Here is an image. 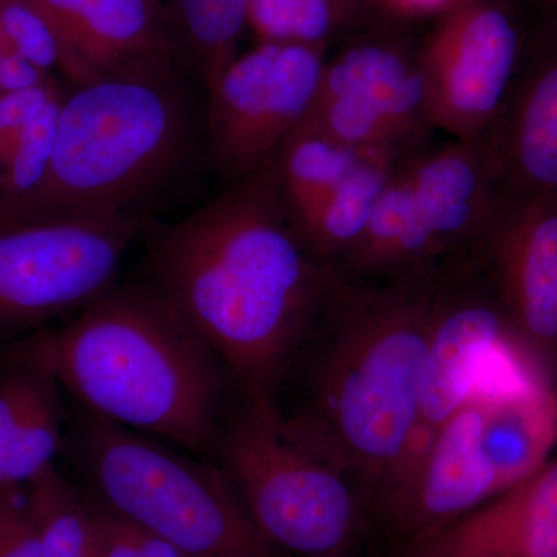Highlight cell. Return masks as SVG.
<instances>
[{
  "mask_svg": "<svg viewBox=\"0 0 557 557\" xmlns=\"http://www.w3.org/2000/svg\"><path fill=\"white\" fill-rule=\"evenodd\" d=\"M32 341L89 416L212 460L233 381L152 285H115Z\"/></svg>",
  "mask_w": 557,
  "mask_h": 557,
  "instance_id": "3",
  "label": "cell"
},
{
  "mask_svg": "<svg viewBox=\"0 0 557 557\" xmlns=\"http://www.w3.org/2000/svg\"><path fill=\"white\" fill-rule=\"evenodd\" d=\"M406 2H413V3H431V2H435V0H406Z\"/></svg>",
  "mask_w": 557,
  "mask_h": 557,
  "instance_id": "31",
  "label": "cell"
},
{
  "mask_svg": "<svg viewBox=\"0 0 557 557\" xmlns=\"http://www.w3.org/2000/svg\"><path fill=\"white\" fill-rule=\"evenodd\" d=\"M51 79L53 75L42 72L9 47L0 53V97L35 89Z\"/></svg>",
  "mask_w": 557,
  "mask_h": 557,
  "instance_id": "29",
  "label": "cell"
},
{
  "mask_svg": "<svg viewBox=\"0 0 557 557\" xmlns=\"http://www.w3.org/2000/svg\"><path fill=\"white\" fill-rule=\"evenodd\" d=\"M383 157L398 159L394 153L343 145L302 123L269 168L293 222L321 203L341 183Z\"/></svg>",
  "mask_w": 557,
  "mask_h": 557,
  "instance_id": "19",
  "label": "cell"
},
{
  "mask_svg": "<svg viewBox=\"0 0 557 557\" xmlns=\"http://www.w3.org/2000/svg\"><path fill=\"white\" fill-rule=\"evenodd\" d=\"M212 461L262 533L289 557H350L370 527L358 487L285 431L274 403L239 398Z\"/></svg>",
  "mask_w": 557,
  "mask_h": 557,
  "instance_id": "6",
  "label": "cell"
},
{
  "mask_svg": "<svg viewBox=\"0 0 557 557\" xmlns=\"http://www.w3.org/2000/svg\"><path fill=\"white\" fill-rule=\"evenodd\" d=\"M62 97L61 90L28 121L0 172V222L30 199L49 172Z\"/></svg>",
  "mask_w": 557,
  "mask_h": 557,
  "instance_id": "23",
  "label": "cell"
},
{
  "mask_svg": "<svg viewBox=\"0 0 557 557\" xmlns=\"http://www.w3.org/2000/svg\"><path fill=\"white\" fill-rule=\"evenodd\" d=\"M0 557H42L27 486H0Z\"/></svg>",
  "mask_w": 557,
  "mask_h": 557,
  "instance_id": "27",
  "label": "cell"
},
{
  "mask_svg": "<svg viewBox=\"0 0 557 557\" xmlns=\"http://www.w3.org/2000/svg\"><path fill=\"white\" fill-rule=\"evenodd\" d=\"M324 64L317 47L263 42L209 84V152L225 177L239 182L270 166L309 115Z\"/></svg>",
  "mask_w": 557,
  "mask_h": 557,
  "instance_id": "9",
  "label": "cell"
},
{
  "mask_svg": "<svg viewBox=\"0 0 557 557\" xmlns=\"http://www.w3.org/2000/svg\"><path fill=\"white\" fill-rule=\"evenodd\" d=\"M137 219L0 225V330L78 313L115 287Z\"/></svg>",
  "mask_w": 557,
  "mask_h": 557,
  "instance_id": "8",
  "label": "cell"
},
{
  "mask_svg": "<svg viewBox=\"0 0 557 557\" xmlns=\"http://www.w3.org/2000/svg\"><path fill=\"white\" fill-rule=\"evenodd\" d=\"M61 383L33 341L0 369V486H27L64 448Z\"/></svg>",
  "mask_w": 557,
  "mask_h": 557,
  "instance_id": "17",
  "label": "cell"
},
{
  "mask_svg": "<svg viewBox=\"0 0 557 557\" xmlns=\"http://www.w3.org/2000/svg\"><path fill=\"white\" fill-rule=\"evenodd\" d=\"M0 24L9 49L42 72H62L64 53L49 21L28 0H0Z\"/></svg>",
  "mask_w": 557,
  "mask_h": 557,
  "instance_id": "25",
  "label": "cell"
},
{
  "mask_svg": "<svg viewBox=\"0 0 557 557\" xmlns=\"http://www.w3.org/2000/svg\"><path fill=\"white\" fill-rule=\"evenodd\" d=\"M500 189L485 139L398 161L361 240L339 263L341 276L391 282L435 273L440 260L478 245Z\"/></svg>",
  "mask_w": 557,
  "mask_h": 557,
  "instance_id": "7",
  "label": "cell"
},
{
  "mask_svg": "<svg viewBox=\"0 0 557 557\" xmlns=\"http://www.w3.org/2000/svg\"><path fill=\"white\" fill-rule=\"evenodd\" d=\"M508 196H557V49L519 73L485 138Z\"/></svg>",
  "mask_w": 557,
  "mask_h": 557,
  "instance_id": "18",
  "label": "cell"
},
{
  "mask_svg": "<svg viewBox=\"0 0 557 557\" xmlns=\"http://www.w3.org/2000/svg\"><path fill=\"white\" fill-rule=\"evenodd\" d=\"M475 251L528 355L557 370V196L504 194Z\"/></svg>",
  "mask_w": 557,
  "mask_h": 557,
  "instance_id": "12",
  "label": "cell"
},
{
  "mask_svg": "<svg viewBox=\"0 0 557 557\" xmlns=\"http://www.w3.org/2000/svg\"><path fill=\"white\" fill-rule=\"evenodd\" d=\"M518 341L496 295L458 289L443 271L437 310L429 335L416 428L408 454L391 485L398 482L428 448L438 429L475 394L497 355Z\"/></svg>",
  "mask_w": 557,
  "mask_h": 557,
  "instance_id": "13",
  "label": "cell"
},
{
  "mask_svg": "<svg viewBox=\"0 0 557 557\" xmlns=\"http://www.w3.org/2000/svg\"><path fill=\"white\" fill-rule=\"evenodd\" d=\"M61 90L60 83L54 78L35 89L0 97V172L28 121Z\"/></svg>",
  "mask_w": 557,
  "mask_h": 557,
  "instance_id": "28",
  "label": "cell"
},
{
  "mask_svg": "<svg viewBox=\"0 0 557 557\" xmlns=\"http://www.w3.org/2000/svg\"><path fill=\"white\" fill-rule=\"evenodd\" d=\"M190 116L175 76L108 78L64 94L42 185L0 225L47 219H137L177 171Z\"/></svg>",
  "mask_w": 557,
  "mask_h": 557,
  "instance_id": "4",
  "label": "cell"
},
{
  "mask_svg": "<svg viewBox=\"0 0 557 557\" xmlns=\"http://www.w3.org/2000/svg\"><path fill=\"white\" fill-rule=\"evenodd\" d=\"M304 123L362 150L398 156L429 123L418 58L383 44H361L325 62Z\"/></svg>",
  "mask_w": 557,
  "mask_h": 557,
  "instance_id": "11",
  "label": "cell"
},
{
  "mask_svg": "<svg viewBox=\"0 0 557 557\" xmlns=\"http://www.w3.org/2000/svg\"><path fill=\"white\" fill-rule=\"evenodd\" d=\"M67 448L91 496L188 557H289L262 533L209 458L87 412Z\"/></svg>",
  "mask_w": 557,
  "mask_h": 557,
  "instance_id": "5",
  "label": "cell"
},
{
  "mask_svg": "<svg viewBox=\"0 0 557 557\" xmlns=\"http://www.w3.org/2000/svg\"><path fill=\"white\" fill-rule=\"evenodd\" d=\"M520 32L493 2L454 10L418 54L429 123L457 141H480L507 104L520 73Z\"/></svg>",
  "mask_w": 557,
  "mask_h": 557,
  "instance_id": "10",
  "label": "cell"
},
{
  "mask_svg": "<svg viewBox=\"0 0 557 557\" xmlns=\"http://www.w3.org/2000/svg\"><path fill=\"white\" fill-rule=\"evenodd\" d=\"M547 2L557 11V0H547Z\"/></svg>",
  "mask_w": 557,
  "mask_h": 557,
  "instance_id": "32",
  "label": "cell"
},
{
  "mask_svg": "<svg viewBox=\"0 0 557 557\" xmlns=\"http://www.w3.org/2000/svg\"><path fill=\"white\" fill-rule=\"evenodd\" d=\"M150 270L240 398L277 406L339 277L300 240L270 168L164 231Z\"/></svg>",
  "mask_w": 557,
  "mask_h": 557,
  "instance_id": "1",
  "label": "cell"
},
{
  "mask_svg": "<svg viewBox=\"0 0 557 557\" xmlns=\"http://www.w3.org/2000/svg\"><path fill=\"white\" fill-rule=\"evenodd\" d=\"M60 39L73 86L175 76L180 61L163 0H28Z\"/></svg>",
  "mask_w": 557,
  "mask_h": 557,
  "instance_id": "15",
  "label": "cell"
},
{
  "mask_svg": "<svg viewBox=\"0 0 557 557\" xmlns=\"http://www.w3.org/2000/svg\"><path fill=\"white\" fill-rule=\"evenodd\" d=\"M391 557H557V454L460 518L394 542Z\"/></svg>",
  "mask_w": 557,
  "mask_h": 557,
  "instance_id": "16",
  "label": "cell"
},
{
  "mask_svg": "<svg viewBox=\"0 0 557 557\" xmlns=\"http://www.w3.org/2000/svg\"><path fill=\"white\" fill-rule=\"evenodd\" d=\"M344 0H249L248 25L259 44L317 47L327 39Z\"/></svg>",
  "mask_w": 557,
  "mask_h": 557,
  "instance_id": "24",
  "label": "cell"
},
{
  "mask_svg": "<svg viewBox=\"0 0 557 557\" xmlns=\"http://www.w3.org/2000/svg\"><path fill=\"white\" fill-rule=\"evenodd\" d=\"M442 277L339 276L306 343L313 348L302 405L281 410L296 442L354 482L368 516L408 454Z\"/></svg>",
  "mask_w": 557,
  "mask_h": 557,
  "instance_id": "2",
  "label": "cell"
},
{
  "mask_svg": "<svg viewBox=\"0 0 557 557\" xmlns=\"http://www.w3.org/2000/svg\"><path fill=\"white\" fill-rule=\"evenodd\" d=\"M249 0H172V38L185 60L209 86L237 57L248 27Z\"/></svg>",
  "mask_w": 557,
  "mask_h": 557,
  "instance_id": "21",
  "label": "cell"
},
{
  "mask_svg": "<svg viewBox=\"0 0 557 557\" xmlns=\"http://www.w3.org/2000/svg\"><path fill=\"white\" fill-rule=\"evenodd\" d=\"M97 536L98 557H188L159 534L152 533L87 493Z\"/></svg>",
  "mask_w": 557,
  "mask_h": 557,
  "instance_id": "26",
  "label": "cell"
},
{
  "mask_svg": "<svg viewBox=\"0 0 557 557\" xmlns=\"http://www.w3.org/2000/svg\"><path fill=\"white\" fill-rule=\"evenodd\" d=\"M383 157L359 170L302 218L293 220L296 233L314 258L336 267L357 247L373 209L398 163Z\"/></svg>",
  "mask_w": 557,
  "mask_h": 557,
  "instance_id": "20",
  "label": "cell"
},
{
  "mask_svg": "<svg viewBox=\"0 0 557 557\" xmlns=\"http://www.w3.org/2000/svg\"><path fill=\"white\" fill-rule=\"evenodd\" d=\"M5 38H3L2 24H0V53H2L3 49H5Z\"/></svg>",
  "mask_w": 557,
  "mask_h": 557,
  "instance_id": "30",
  "label": "cell"
},
{
  "mask_svg": "<svg viewBox=\"0 0 557 557\" xmlns=\"http://www.w3.org/2000/svg\"><path fill=\"white\" fill-rule=\"evenodd\" d=\"M42 557H98L87 493L50 468L28 485Z\"/></svg>",
  "mask_w": 557,
  "mask_h": 557,
  "instance_id": "22",
  "label": "cell"
},
{
  "mask_svg": "<svg viewBox=\"0 0 557 557\" xmlns=\"http://www.w3.org/2000/svg\"><path fill=\"white\" fill-rule=\"evenodd\" d=\"M504 490L483 449L480 408L472 395L373 505L369 519L394 544L445 525Z\"/></svg>",
  "mask_w": 557,
  "mask_h": 557,
  "instance_id": "14",
  "label": "cell"
}]
</instances>
